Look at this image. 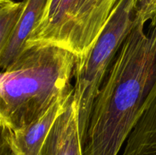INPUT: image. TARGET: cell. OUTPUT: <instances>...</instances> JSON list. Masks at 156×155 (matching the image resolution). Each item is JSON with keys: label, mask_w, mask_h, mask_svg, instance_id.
I'll return each instance as SVG.
<instances>
[{"label": "cell", "mask_w": 156, "mask_h": 155, "mask_svg": "<svg viewBox=\"0 0 156 155\" xmlns=\"http://www.w3.org/2000/svg\"><path fill=\"white\" fill-rule=\"evenodd\" d=\"M135 22L94 100L83 155H118L156 98V21Z\"/></svg>", "instance_id": "cell-1"}, {"label": "cell", "mask_w": 156, "mask_h": 155, "mask_svg": "<svg viewBox=\"0 0 156 155\" xmlns=\"http://www.w3.org/2000/svg\"><path fill=\"white\" fill-rule=\"evenodd\" d=\"M76 56L56 46H34L2 71L0 125L18 130L73 94Z\"/></svg>", "instance_id": "cell-2"}, {"label": "cell", "mask_w": 156, "mask_h": 155, "mask_svg": "<svg viewBox=\"0 0 156 155\" xmlns=\"http://www.w3.org/2000/svg\"><path fill=\"white\" fill-rule=\"evenodd\" d=\"M119 0H49L25 44L56 46L76 56L96 42Z\"/></svg>", "instance_id": "cell-3"}, {"label": "cell", "mask_w": 156, "mask_h": 155, "mask_svg": "<svg viewBox=\"0 0 156 155\" xmlns=\"http://www.w3.org/2000/svg\"><path fill=\"white\" fill-rule=\"evenodd\" d=\"M137 0H119L100 36L86 54L76 56L73 100L82 147L97 94L122 44L135 25Z\"/></svg>", "instance_id": "cell-4"}, {"label": "cell", "mask_w": 156, "mask_h": 155, "mask_svg": "<svg viewBox=\"0 0 156 155\" xmlns=\"http://www.w3.org/2000/svg\"><path fill=\"white\" fill-rule=\"evenodd\" d=\"M73 97V94L59 100L39 119L22 129L12 131L1 127V137L6 140L14 155H41L53 124L66 109Z\"/></svg>", "instance_id": "cell-5"}, {"label": "cell", "mask_w": 156, "mask_h": 155, "mask_svg": "<svg viewBox=\"0 0 156 155\" xmlns=\"http://www.w3.org/2000/svg\"><path fill=\"white\" fill-rule=\"evenodd\" d=\"M41 155H83L79 113L73 97L53 124Z\"/></svg>", "instance_id": "cell-6"}, {"label": "cell", "mask_w": 156, "mask_h": 155, "mask_svg": "<svg viewBox=\"0 0 156 155\" xmlns=\"http://www.w3.org/2000/svg\"><path fill=\"white\" fill-rule=\"evenodd\" d=\"M24 9L15 32L0 51V66L5 69L25 49V44L47 8L49 0H24Z\"/></svg>", "instance_id": "cell-7"}, {"label": "cell", "mask_w": 156, "mask_h": 155, "mask_svg": "<svg viewBox=\"0 0 156 155\" xmlns=\"http://www.w3.org/2000/svg\"><path fill=\"white\" fill-rule=\"evenodd\" d=\"M122 155H156V98L125 142Z\"/></svg>", "instance_id": "cell-8"}, {"label": "cell", "mask_w": 156, "mask_h": 155, "mask_svg": "<svg viewBox=\"0 0 156 155\" xmlns=\"http://www.w3.org/2000/svg\"><path fill=\"white\" fill-rule=\"evenodd\" d=\"M24 2L0 0V51L8 45L21 18Z\"/></svg>", "instance_id": "cell-9"}, {"label": "cell", "mask_w": 156, "mask_h": 155, "mask_svg": "<svg viewBox=\"0 0 156 155\" xmlns=\"http://www.w3.org/2000/svg\"><path fill=\"white\" fill-rule=\"evenodd\" d=\"M135 21L144 24L156 21V0H137Z\"/></svg>", "instance_id": "cell-10"}]
</instances>
